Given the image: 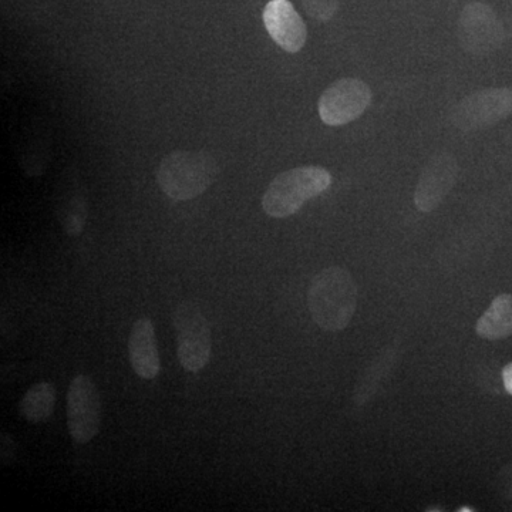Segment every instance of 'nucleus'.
Instances as JSON below:
<instances>
[{"label": "nucleus", "mask_w": 512, "mask_h": 512, "mask_svg": "<svg viewBox=\"0 0 512 512\" xmlns=\"http://www.w3.org/2000/svg\"><path fill=\"white\" fill-rule=\"evenodd\" d=\"M308 306L316 325L326 332H342L350 325L357 308V285L349 271L340 266L322 269L313 278Z\"/></svg>", "instance_id": "obj_1"}, {"label": "nucleus", "mask_w": 512, "mask_h": 512, "mask_svg": "<svg viewBox=\"0 0 512 512\" xmlns=\"http://www.w3.org/2000/svg\"><path fill=\"white\" fill-rule=\"evenodd\" d=\"M173 320L181 366L187 372H200L208 365L212 355L210 322L194 302L180 303Z\"/></svg>", "instance_id": "obj_4"}, {"label": "nucleus", "mask_w": 512, "mask_h": 512, "mask_svg": "<svg viewBox=\"0 0 512 512\" xmlns=\"http://www.w3.org/2000/svg\"><path fill=\"white\" fill-rule=\"evenodd\" d=\"M220 174V165L205 151L178 150L157 170V183L170 200L190 201L204 194Z\"/></svg>", "instance_id": "obj_2"}, {"label": "nucleus", "mask_w": 512, "mask_h": 512, "mask_svg": "<svg viewBox=\"0 0 512 512\" xmlns=\"http://www.w3.org/2000/svg\"><path fill=\"white\" fill-rule=\"evenodd\" d=\"M501 376H503V384L505 392L508 394H511L512 396V362L510 365H507L503 369V373H501Z\"/></svg>", "instance_id": "obj_17"}, {"label": "nucleus", "mask_w": 512, "mask_h": 512, "mask_svg": "<svg viewBox=\"0 0 512 512\" xmlns=\"http://www.w3.org/2000/svg\"><path fill=\"white\" fill-rule=\"evenodd\" d=\"M476 332L480 338L503 340L512 335V295L501 293L490 308L477 320Z\"/></svg>", "instance_id": "obj_12"}, {"label": "nucleus", "mask_w": 512, "mask_h": 512, "mask_svg": "<svg viewBox=\"0 0 512 512\" xmlns=\"http://www.w3.org/2000/svg\"><path fill=\"white\" fill-rule=\"evenodd\" d=\"M302 8L309 18L325 23L338 13L339 0H301Z\"/></svg>", "instance_id": "obj_14"}, {"label": "nucleus", "mask_w": 512, "mask_h": 512, "mask_svg": "<svg viewBox=\"0 0 512 512\" xmlns=\"http://www.w3.org/2000/svg\"><path fill=\"white\" fill-rule=\"evenodd\" d=\"M56 389L52 383L33 384L19 403V412L29 423L40 424L50 419L55 410Z\"/></svg>", "instance_id": "obj_13"}, {"label": "nucleus", "mask_w": 512, "mask_h": 512, "mask_svg": "<svg viewBox=\"0 0 512 512\" xmlns=\"http://www.w3.org/2000/svg\"><path fill=\"white\" fill-rule=\"evenodd\" d=\"M128 352L131 366L141 379L154 380L160 375L161 362L153 320L141 318L134 323L128 340Z\"/></svg>", "instance_id": "obj_11"}, {"label": "nucleus", "mask_w": 512, "mask_h": 512, "mask_svg": "<svg viewBox=\"0 0 512 512\" xmlns=\"http://www.w3.org/2000/svg\"><path fill=\"white\" fill-rule=\"evenodd\" d=\"M498 491L504 503L512 510V463L501 468L498 474Z\"/></svg>", "instance_id": "obj_15"}, {"label": "nucleus", "mask_w": 512, "mask_h": 512, "mask_svg": "<svg viewBox=\"0 0 512 512\" xmlns=\"http://www.w3.org/2000/svg\"><path fill=\"white\" fill-rule=\"evenodd\" d=\"M272 40L288 53L301 52L308 39V29L289 0H271L262 13Z\"/></svg>", "instance_id": "obj_10"}, {"label": "nucleus", "mask_w": 512, "mask_h": 512, "mask_svg": "<svg viewBox=\"0 0 512 512\" xmlns=\"http://www.w3.org/2000/svg\"><path fill=\"white\" fill-rule=\"evenodd\" d=\"M332 175L318 165L292 168L279 174L262 197V208L269 217L288 218L306 202L329 190Z\"/></svg>", "instance_id": "obj_3"}, {"label": "nucleus", "mask_w": 512, "mask_h": 512, "mask_svg": "<svg viewBox=\"0 0 512 512\" xmlns=\"http://www.w3.org/2000/svg\"><path fill=\"white\" fill-rule=\"evenodd\" d=\"M372 103V90L360 79L336 80L318 101L320 120L330 127L345 126L359 119Z\"/></svg>", "instance_id": "obj_7"}, {"label": "nucleus", "mask_w": 512, "mask_h": 512, "mask_svg": "<svg viewBox=\"0 0 512 512\" xmlns=\"http://www.w3.org/2000/svg\"><path fill=\"white\" fill-rule=\"evenodd\" d=\"M512 114V89L490 87L468 94L451 111V121L458 130H484Z\"/></svg>", "instance_id": "obj_5"}, {"label": "nucleus", "mask_w": 512, "mask_h": 512, "mask_svg": "<svg viewBox=\"0 0 512 512\" xmlns=\"http://www.w3.org/2000/svg\"><path fill=\"white\" fill-rule=\"evenodd\" d=\"M18 446H16L15 440L12 439L10 434L2 433V463L3 466H9V464L13 463V460L16 458V454H18Z\"/></svg>", "instance_id": "obj_16"}, {"label": "nucleus", "mask_w": 512, "mask_h": 512, "mask_svg": "<svg viewBox=\"0 0 512 512\" xmlns=\"http://www.w3.org/2000/svg\"><path fill=\"white\" fill-rule=\"evenodd\" d=\"M460 174L456 156L448 151L434 154L421 170L414 191V204L421 212H433L439 208L453 190Z\"/></svg>", "instance_id": "obj_9"}, {"label": "nucleus", "mask_w": 512, "mask_h": 512, "mask_svg": "<svg viewBox=\"0 0 512 512\" xmlns=\"http://www.w3.org/2000/svg\"><path fill=\"white\" fill-rule=\"evenodd\" d=\"M458 42L470 55H491L503 46L505 30L491 6L483 2L468 3L458 19Z\"/></svg>", "instance_id": "obj_6"}, {"label": "nucleus", "mask_w": 512, "mask_h": 512, "mask_svg": "<svg viewBox=\"0 0 512 512\" xmlns=\"http://www.w3.org/2000/svg\"><path fill=\"white\" fill-rule=\"evenodd\" d=\"M101 400L96 384L89 376L74 377L67 392V427L77 444H87L99 434Z\"/></svg>", "instance_id": "obj_8"}]
</instances>
